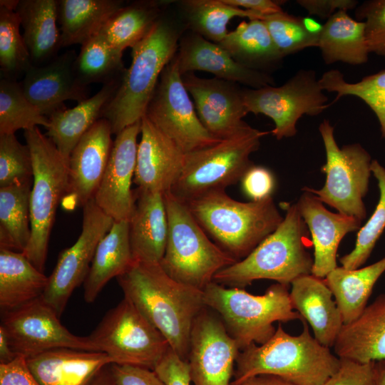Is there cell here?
Instances as JSON below:
<instances>
[{"label":"cell","mask_w":385,"mask_h":385,"mask_svg":"<svg viewBox=\"0 0 385 385\" xmlns=\"http://www.w3.org/2000/svg\"><path fill=\"white\" fill-rule=\"evenodd\" d=\"M109 122L101 118L83 135L68 159L67 203L83 207L93 200L106 170L113 141Z\"/></svg>","instance_id":"ffe728a7"},{"label":"cell","mask_w":385,"mask_h":385,"mask_svg":"<svg viewBox=\"0 0 385 385\" xmlns=\"http://www.w3.org/2000/svg\"><path fill=\"white\" fill-rule=\"evenodd\" d=\"M230 6L252 11L260 16H267L282 11L280 3L272 0H223ZM259 18V19H260Z\"/></svg>","instance_id":"db71d44e"},{"label":"cell","mask_w":385,"mask_h":385,"mask_svg":"<svg viewBox=\"0 0 385 385\" xmlns=\"http://www.w3.org/2000/svg\"><path fill=\"white\" fill-rule=\"evenodd\" d=\"M240 350L220 317L205 307L191 331L187 361L194 385H230Z\"/></svg>","instance_id":"2e32d148"},{"label":"cell","mask_w":385,"mask_h":385,"mask_svg":"<svg viewBox=\"0 0 385 385\" xmlns=\"http://www.w3.org/2000/svg\"><path fill=\"white\" fill-rule=\"evenodd\" d=\"M77 54L68 50L47 63L31 65L20 82L28 100L43 115L66 108V101L81 103L87 99V87L81 83L75 70Z\"/></svg>","instance_id":"d6986e66"},{"label":"cell","mask_w":385,"mask_h":385,"mask_svg":"<svg viewBox=\"0 0 385 385\" xmlns=\"http://www.w3.org/2000/svg\"><path fill=\"white\" fill-rule=\"evenodd\" d=\"M385 272V257L364 267H337L324 278L339 308L344 324L355 320L367 306L373 287Z\"/></svg>","instance_id":"e575fe53"},{"label":"cell","mask_w":385,"mask_h":385,"mask_svg":"<svg viewBox=\"0 0 385 385\" xmlns=\"http://www.w3.org/2000/svg\"><path fill=\"white\" fill-rule=\"evenodd\" d=\"M319 131L326 153V163L321 168L326 174V181L321 189L304 187L302 190L313 194L339 213L362 221L366 216L363 198L368 192L373 160L359 143L339 148L334 138V127L327 119L320 123Z\"/></svg>","instance_id":"30bf717a"},{"label":"cell","mask_w":385,"mask_h":385,"mask_svg":"<svg viewBox=\"0 0 385 385\" xmlns=\"http://www.w3.org/2000/svg\"><path fill=\"white\" fill-rule=\"evenodd\" d=\"M33 180V163L29 147L15 134L0 135V188Z\"/></svg>","instance_id":"f6af8a7d"},{"label":"cell","mask_w":385,"mask_h":385,"mask_svg":"<svg viewBox=\"0 0 385 385\" xmlns=\"http://www.w3.org/2000/svg\"><path fill=\"white\" fill-rule=\"evenodd\" d=\"M153 370L165 385H190L192 382L188 361L180 357L170 347Z\"/></svg>","instance_id":"681fc988"},{"label":"cell","mask_w":385,"mask_h":385,"mask_svg":"<svg viewBox=\"0 0 385 385\" xmlns=\"http://www.w3.org/2000/svg\"><path fill=\"white\" fill-rule=\"evenodd\" d=\"M170 1L144 0L125 5L103 26L100 33L115 51L123 54L151 31Z\"/></svg>","instance_id":"d590c367"},{"label":"cell","mask_w":385,"mask_h":385,"mask_svg":"<svg viewBox=\"0 0 385 385\" xmlns=\"http://www.w3.org/2000/svg\"><path fill=\"white\" fill-rule=\"evenodd\" d=\"M48 277L23 252L0 248V309L11 310L41 297Z\"/></svg>","instance_id":"1f68e13d"},{"label":"cell","mask_w":385,"mask_h":385,"mask_svg":"<svg viewBox=\"0 0 385 385\" xmlns=\"http://www.w3.org/2000/svg\"><path fill=\"white\" fill-rule=\"evenodd\" d=\"M24 135L31 154L33 182L31 237L23 253L43 272L56 210L68 192V161L38 127L24 130Z\"/></svg>","instance_id":"ba28073f"},{"label":"cell","mask_w":385,"mask_h":385,"mask_svg":"<svg viewBox=\"0 0 385 385\" xmlns=\"http://www.w3.org/2000/svg\"><path fill=\"white\" fill-rule=\"evenodd\" d=\"M133 262L128 222H114L98 243L83 282V297L93 302L106 284L123 274Z\"/></svg>","instance_id":"f546056e"},{"label":"cell","mask_w":385,"mask_h":385,"mask_svg":"<svg viewBox=\"0 0 385 385\" xmlns=\"http://www.w3.org/2000/svg\"><path fill=\"white\" fill-rule=\"evenodd\" d=\"M117 280L124 297L187 361L193 323L207 307L203 291L175 280L160 263L133 261Z\"/></svg>","instance_id":"6da1fadb"},{"label":"cell","mask_w":385,"mask_h":385,"mask_svg":"<svg viewBox=\"0 0 385 385\" xmlns=\"http://www.w3.org/2000/svg\"><path fill=\"white\" fill-rule=\"evenodd\" d=\"M319 83L324 91L337 94L334 102L346 96H356L364 101L375 114L385 140V70L352 83L346 81L339 70L331 69L323 73Z\"/></svg>","instance_id":"ab89813d"},{"label":"cell","mask_w":385,"mask_h":385,"mask_svg":"<svg viewBox=\"0 0 385 385\" xmlns=\"http://www.w3.org/2000/svg\"><path fill=\"white\" fill-rule=\"evenodd\" d=\"M302 21L306 29L309 33L315 35L320 34L323 25H321L319 23L310 17L302 18Z\"/></svg>","instance_id":"680465c9"},{"label":"cell","mask_w":385,"mask_h":385,"mask_svg":"<svg viewBox=\"0 0 385 385\" xmlns=\"http://www.w3.org/2000/svg\"><path fill=\"white\" fill-rule=\"evenodd\" d=\"M181 75L195 71L210 73L215 78L258 88L274 83L267 73L247 68L237 62L219 43L192 31L182 34L176 53Z\"/></svg>","instance_id":"7402d4cb"},{"label":"cell","mask_w":385,"mask_h":385,"mask_svg":"<svg viewBox=\"0 0 385 385\" xmlns=\"http://www.w3.org/2000/svg\"><path fill=\"white\" fill-rule=\"evenodd\" d=\"M269 132L252 126L228 139L185 154L182 171L170 190L184 202L240 182L255 164L250 155Z\"/></svg>","instance_id":"9c48e42d"},{"label":"cell","mask_w":385,"mask_h":385,"mask_svg":"<svg viewBox=\"0 0 385 385\" xmlns=\"http://www.w3.org/2000/svg\"><path fill=\"white\" fill-rule=\"evenodd\" d=\"M291 286L293 309L309 323L319 343L328 348L334 346L344 323L324 279L310 274L297 278Z\"/></svg>","instance_id":"d4e9b609"},{"label":"cell","mask_w":385,"mask_h":385,"mask_svg":"<svg viewBox=\"0 0 385 385\" xmlns=\"http://www.w3.org/2000/svg\"><path fill=\"white\" fill-rule=\"evenodd\" d=\"M114 221L93 200L83 207L82 230L76 242L58 255L42 299L61 317L76 288L83 284L97 246Z\"/></svg>","instance_id":"9a60e30c"},{"label":"cell","mask_w":385,"mask_h":385,"mask_svg":"<svg viewBox=\"0 0 385 385\" xmlns=\"http://www.w3.org/2000/svg\"><path fill=\"white\" fill-rule=\"evenodd\" d=\"M375 385H385V360L375 362Z\"/></svg>","instance_id":"91938a15"},{"label":"cell","mask_w":385,"mask_h":385,"mask_svg":"<svg viewBox=\"0 0 385 385\" xmlns=\"http://www.w3.org/2000/svg\"><path fill=\"white\" fill-rule=\"evenodd\" d=\"M185 27L205 39L220 43L229 33L227 26L234 17L259 19L248 10L225 4L223 0H181L178 1Z\"/></svg>","instance_id":"74e56055"},{"label":"cell","mask_w":385,"mask_h":385,"mask_svg":"<svg viewBox=\"0 0 385 385\" xmlns=\"http://www.w3.org/2000/svg\"><path fill=\"white\" fill-rule=\"evenodd\" d=\"M140 129L141 120L116 134L106 170L93 197L98 207L114 222H129L135 209L131 183Z\"/></svg>","instance_id":"ac0fdd59"},{"label":"cell","mask_w":385,"mask_h":385,"mask_svg":"<svg viewBox=\"0 0 385 385\" xmlns=\"http://www.w3.org/2000/svg\"><path fill=\"white\" fill-rule=\"evenodd\" d=\"M277 229L246 257L220 270L213 282L243 289L258 279H271L287 285L312 274L313 258L307 250L308 228L297 203L287 205Z\"/></svg>","instance_id":"277c9868"},{"label":"cell","mask_w":385,"mask_h":385,"mask_svg":"<svg viewBox=\"0 0 385 385\" xmlns=\"http://www.w3.org/2000/svg\"><path fill=\"white\" fill-rule=\"evenodd\" d=\"M89 337L112 364L152 370L170 347L161 332L125 297L107 312Z\"/></svg>","instance_id":"8fae6325"},{"label":"cell","mask_w":385,"mask_h":385,"mask_svg":"<svg viewBox=\"0 0 385 385\" xmlns=\"http://www.w3.org/2000/svg\"><path fill=\"white\" fill-rule=\"evenodd\" d=\"M15 11L0 6L1 77L16 80L32 65Z\"/></svg>","instance_id":"7bdbcfd3"},{"label":"cell","mask_w":385,"mask_h":385,"mask_svg":"<svg viewBox=\"0 0 385 385\" xmlns=\"http://www.w3.org/2000/svg\"><path fill=\"white\" fill-rule=\"evenodd\" d=\"M312 237L314 258L312 274L324 279L337 267L339 245L348 233L359 230V219L332 212L313 194L304 191L297 202Z\"/></svg>","instance_id":"603a6c76"},{"label":"cell","mask_w":385,"mask_h":385,"mask_svg":"<svg viewBox=\"0 0 385 385\" xmlns=\"http://www.w3.org/2000/svg\"><path fill=\"white\" fill-rule=\"evenodd\" d=\"M49 127V119L42 115L24 95L20 82L1 77L0 135L15 134L24 129Z\"/></svg>","instance_id":"60d3db41"},{"label":"cell","mask_w":385,"mask_h":385,"mask_svg":"<svg viewBox=\"0 0 385 385\" xmlns=\"http://www.w3.org/2000/svg\"><path fill=\"white\" fill-rule=\"evenodd\" d=\"M182 78L200 120L213 137L228 139L251 127L243 120L247 113L238 83L215 77L200 78L192 72L182 75Z\"/></svg>","instance_id":"e0dca14e"},{"label":"cell","mask_w":385,"mask_h":385,"mask_svg":"<svg viewBox=\"0 0 385 385\" xmlns=\"http://www.w3.org/2000/svg\"><path fill=\"white\" fill-rule=\"evenodd\" d=\"M340 359L339 369L324 385H375V362L362 364Z\"/></svg>","instance_id":"7dc6e473"},{"label":"cell","mask_w":385,"mask_h":385,"mask_svg":"<svg viewBox=\"0 0 385 385\" xmlns=\"http://www.w3.org/2000/svg\"><path fill=\"white\" fill-rule=\"evenodd\" d=\"M183 31L163 12L149 34L132 48L131 64L102 113L113 134L145 115L160 76L178 51Z\"/></svg>","instance_id":"3957f363"},{"label":"cell","mask_w":385,"mask_h":385,"mask_svg":"<svg viewBox=\"0 0 385 385\" xmlns=\"http://www.w3.org/2000/svg\"><path fill=\"white\" fill-rule=\"evenodd\" d=\"M277 48L283 57L310 47H318L319 35L309 33L302 18L284 11L261 16Z\"/></svg>","instance_id":"ee69618b"},{"label":"cell","mask_w":385,"mask_h":385,"mask_svg":"<svg viewBox=\"0 0 385 385\" xmlns=\"http://www.w3.org/2000/svg\"><path fill=\"white\" fill-rule=\"evenodd\" d=\"M339 359L358 363L385 360V294L354 321L344 324L334 344Z\"/></svg>","instance_id":"4316f807"},{"label":"cell","mask_w":385,"mask_h":385,"mask_svg":"<svg viewBox=\"0 0 385 385\" xmlns=\"http://www.w3.org/2000/svg\"><path fill=\"white\" fill-rule=\"evenodd\" d=\"M371 170L378 182L379 200L370 218L359 229L354 248L339 259L342 267L347 270L360 268L366 262L385 230V168L373 160Z\"/></svg>","instance_id":"b9f144b4"},{"label":"cell","mask_w":385,"mask_h":385,"mask_svg":"<svg viewBox=\"0 0 385 385\" xmlns=\"http://www.w3.org/2000/svg\"><path fill=\"white\" fill-rule=\"evenodd\" d=\"M185 203L212 241L237 261L246 257L283 220L272 197L244 202L225 190H212Z\"/></svg>","instance_id":"5b68a950"},{"label":"cell","mask_w":385,"mask_h":385,"mask_svg":"<svg viewBox=\"0 0 385 385\" xmlns=\"http://www.w3.org/2000/svg\"><path fill=\"white\" fill-rule=\"evenodd\" d=\"M41 385H89L112 361L102 351L58 348L26 359Z\"/></svg>","instance_id":"cb8c5ba5"},{"label":"cell","mask_w":385,"mask_h":385,"mask_svg":"<svg viewBox=\"0 0 385 385\" xmlns=\"http://www.w3.org/2000/svg\"><path fill=\"white\" fill-rule=\"evenodd\" d=\"M89 385H115L111 370V364L103 368Z\"/></svg>","instance_id":"6f0895ef"},{"label":"cell","mask_w":385,"mask_h":385,"mask_svg":"<svg viewBox=\"0 0 385 385\" xmlns=\"http://www.w3.org/2000/svg\"><path fill=\"white\" fill-rule=\"evenodd\" d=\"M230 385H294V384L272 374H259Z\"/></svg>","instance_id":"11a10c76"},{"label":"cell","mask_w":385,"mask_h":385,"mask_svg":"<svg viewBox=\"0 0 385 385\" xmlns=\"http://www.w3.org/2000/svg\"><path fill=\"white\" fill-rule=\"evenodd\" d=\"M296 2L309 15L327 19L338 11H347L356 9L359 5V2L355 0H297Z\"/></svg>","instance_id":"f5cc1de1"},{"label":"cell","mask_w":385,"mask_h":385,"mask_svg":"<svg viewBox=\"0 0 385 385\" xmlns=\"http://www.w3.org/2000/svg\"><path fill=\"white\" fill-rule=\"evenodd\" d=\"M289 286L276 283L262 295H254L237 287H226L215 282L203 291L205 306L222 320L240 351L252 344H262L274 334L275 322L302 320L294 311Z\"/></svg>","instance_id":"8992f818"},{"label":"cell","mask_w":385,"mask_h":385,"mask_svg":"<svg viewBox=\"0 0 385 385\" xmlns=\"http://www.w3.org/2000/svg\"><path fill=\"white\" fill-rule=\"evenodd\" d=\"M121 78L103 84L96 94L76 106L58 111L48 117L49 127L46 135L66 160L83 135L102 118L103 111L117 91Z\"/></svg>","instance_id":"83f0119b"},{"label":"cell","mask_w":385,"mask_h":385,"mask_svg":"<svg viewBox=\"0 0 385 385\" xmlns=\"http://www.w3.org/2000/svg\"><path fill=\"white\" fill-rule=\"evenodd\" d=\"M242 98L247 113L263 114L273 120L271 133L279 140L297 134L302 115H318L329 106L312 70L298 71L280 86L242 88Z\"/></svg>","instance_id":"7c38bea8"},{"label":"cell","mask_w":385,"mask_h":385,"mask_svg":"<svg viewBox=\"0 0 385 385\" xmlns=\"http://www.w3.org/2000/svg\"><path fill=\"white\" fill-rule=\"evenodd\" d=\"M163 198L168 233L160 264L175 280L203 290L217 272L237 261L209 237L185 202L170 190Z\"/></svg>","instance_id":"52a82bcc"},{"label":"cell","mask_w":385,"mask_h":385,"mask_svg":"<svg viewBox=\"0 0 385 385\" xmlns=\"http://www.w3.org/2000/svg\"><path fill=\"white\" fill-rule=\"evenodd\" d=\"M358 21L364 22L369 53L385 59V0H368L355 9Z\"/></svg>","instance_id":"bcb514c9"},{"label":"cell","mask_w":385,"mask_h":385,"mask_svg":"<svg viewBox=\"0 0 385 385\" xmlns=\"http://www.w3.org/2000/svg\"><path fill=\"white\" fill-rule=\"evenodd\" d=\"M123 55L99 33L81 45L74 62L76 75L86 87L93 83L103 85L120 78L125 70Z\"/></svg>","instance_id":"f35d334b"},{"label":"cell","mask_w":385,"mask_h":385,"mask_svg":"<svg viewBox=\"0 0 385 385\" xmlns=\"http://www.w3.org/2000/svg\"><path fill=\"white\" fill-rule=\"evenodd\" d=\"M111 370L115 385H165L150 369L111 364Z\"/></svg>","instance_id":"f907efd6"},{"label":"cell","mask_w":385,"mask_h":385,"mask_svg":"<svg viewBox=\"0 0 385 385\" xmlns=\"http://www.w3.org/2000/svg\"><path fill=\"white\" fill-rule=\"evenodd\" d=\"M135 209L128 222L133 261L160 263L168 233L163 194L137 189Z\"/></svg>","instance_id":"484cf974"},{"label":"cell","mask_w":385,"mask_h":385,"mask_svg":"<svg viewBox=\"0 0 385 385\" xmlns=\"http://www.w3.org/2000/svg\"><path fill=\"white\" fill-rule=\"evenodd\" d=\"M19 3V0H1L0 6L16 11Z\"/></svg>","instance_id":"94428289"},{"label":"cell","mask_w":385,"mask_h":385,"mask_svg":"<svg viewBox=\"0 0 385 385\" xmlns=\"http://www.w3.org/2000/svg\"><path fill=\"white\" fill-rule=\"evenodd\" d=\"M298 336L287 333L281 323L265 343L240 351L232 383L259 374L279 376L294 385H324L339 369L341 359L311 335L303 319Z\"/></svg>","instance_id":"7a4b0ae2"},{"label":"cell","mask_w":385,"mask_h":385,"mask_svg":"<svg viewBox=\"0 0 385 385\" xmlns=\"http://www.w3.org/2000/svg\"><path fill=\"white\" fill-rule=\"evenodd\" d=\"M125 5L122 0H58L61 47L83 45Z\"/></svg>","instance_id":"4dcf8cb0"},{"label":"cell","mask_w":385,"mask_h":385,"mask_svg":"<svg viewBox=\"0 0 385 385\" xmlns=\"http://www.w3.org/2000/svg\"><path fill=\"white\" fill-rule=\"evenodd\" d=\"M188 94L175 54L160 76L145 115L185 154L220 141L202 124Z\"/></svg>","instance_id":"4fadbf2b"},{"label":"cell","mask_w":385,"mask_h":385,"mask_svg":"<svg viewBox=\"0 0 385 385\" xmlns=\"http://www.w3.org/2000/svg\"><path fill=\"white\" fill-rule=\"evenodd\" d=\"M17 356L10 345L6 334L0 327V364L10 363Z\"/></svg>","instance_id":"9f6ffc18"},{"label":"cell","mask_w":385,"mask_h":385,"mask_svg":"<svg viewBox=\"0 0 385 385\" xmlns=\"http://www.w3.org/2000/svg\"><path fill=\"white\" fill-rule=\"evenodd\" d=\"M1 314L0 327L18 356L28 359L58 348L99 351L89 336L80 337L66 328L41 297Z\"/></svg>","instance_id":"5bb4252c"},{"label":"cell","mask_w":385,"mask_h":385,"mask_svg":"<svg viewBox=\"0 0 385 385\" xmlns=\"http://www.w3.org/2000/svg\"><path fill=\"white\" fill-rule=\"evenodd\" d=\"M32 64L48 63L61 47L58 29V0H19L16 9Z\"/></svg>","instance_id":"f1b7e54d"},{"label":"cell","mask_w":385,"mask_h":385,"mask_svg":"<svg viewBox=\"0 0 385 385\" xmlns=\"http://www.w3.org/2000/svg\"><path fill=\"white\" fill-rule=\"evenodd\" d=\"M32 182L0 188V248L24 252L29 242Z\"/></svg>","instance_id":"8d00e7d4"},{"label":"cell","mask_w":385,"mask_h":385,"mask_svg":"<svg viewBox=\"0 0 385 385\" xmlns=\"http://www.w3.org/2000/svg\"><path fill=\"white\" fill-rule=\"evenodd\" d=\"M140 135L133 183L138 190L163 194L178 180L185 153L146 115L141 119Z\"/></svg>","instance_id":"44dd1931"},{"label":"cell","mask_w":385,"mask_h":385,"mask_svg":"<svg viewBox=\"0 0 385 385\" xmlns=\"http://www.w3.org/2000/svg\"><path fill=\"white\" fill-rule=\"evenodd\" d=\"M0 385H41L31 372L26 360L17 356L10 363L0 364Z\"/></svg>","instance_id":"816d5d0a"},{"label":"cell","mask_w":385,"mask_h":385,"mask_svg":"<svg viewBox=\"0 0 385 385\" xmlns=\"http://www.w3.org/2000/svg\"><path fill=\"white\" fill-rule=\"evenodd\" d=\"M219 44L241 65L267 73L277 68L284 58L260 19L242 21Z\"/></svg>","instance_id":"836d02e7"},{"label":"cell","mask_w":385,"mask_h":385,"mask_svg":"<svg viewBox=\"0 0 385 385\" xmlns=\"http://www.w3.org/2000/svg\"><path fill=\"white\" fill-rule=\"evenodd\" d=\"M318 48L326 64L366 63L370 53L364 22L352 19L346 11H338L323 25Z\"/></svg>","instance_id":"d6a6232c"},{"label":"cell","mask_w":385,"mask_h":385,"mask_svg":"<svg viewBox=\"0 0 385 385\" xmlns=\"http://www.w3.org/2000/svg\"><path fill=\"white\" fill-rule=\"evenodd\" d=\"M244 194L252 201L263 200L272 197L275 188V178L267 168L252 165L245 173L241 180Z\"/></svg>","instance_id":"c3c4849f"}]
</instances>
